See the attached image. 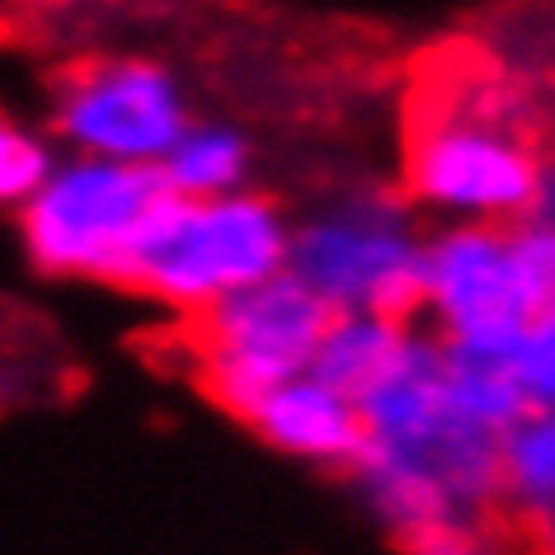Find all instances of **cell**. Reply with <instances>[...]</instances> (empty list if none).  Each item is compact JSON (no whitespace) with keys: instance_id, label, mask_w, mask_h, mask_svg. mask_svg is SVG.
I'll list each match as a JSON object with an SVG mask.
<instances>
[{"instance_id":"obj_1","label":"cell","mask_w":555,"mask_h":555,"mask_svg":"<svg viewBox=\"0 0 555 555\" xmlns=\"http://www.w3.org/2000/svg\"><path fill=\"white\" fill-rule=\"evenodd\" d=\"M358 405L367 442L349 476L367 513L405 551L442 532L480 527L499 508L504 438L452 400L448 344L428 325L410 330L400 358Z\"/></svg>"},{"instance_id":"obj_2","label":"cell","mask_w":555,"mask_h":555,"mask_svg":"<svg viewBox=\"0 0 555 555\" xmlns=\"http://www.w3.org/2000/svg\"><path fill=\"white\" fill-rule=\"evenodd\" d=\"M297 221L269 193L241 189L221 198H165L132 259L128 293L184 315L212 311L245 287L283 273Z\"/></svg>"},{"instance_id":"obj_3","label":"cell","mask_w":555,"mask_h":555,"mask_svg":"<svg viewBox=\"0 0 555 555\" xmlns=\"http://www.w3.org/2000/svg\"><path fill=\"white\" fill-rule=\"evenodd\" d=\"M165 198L156 170L66 151L48 184L15 207L20 249L43 278L122 287Z\"/></svg>"},{"instance_id":"obj_4","label":"cell","mask_w":555,"mask_h":555,"mask_svg":"<svg viewBox=\"0 0 555 555\" xmlns=\"http://www.w3.org/2000/svg\"><path fill=\"white\" fill-rule=\"evenodd\" d=\"M428 231L410 198L382 189L339 193L293 227V269L330 311L410 315L424 293Z\"/></svg>"},{"instance_id":"obj_5","label":"cell","mask_w":555,"mask_h":555,"mask_svg":"<svg viewBox=\"0 0 555 555\" xmlns=\"http://www.w3.org/2000/svg\"><path fill=\"white\" fill-rule=\"evenodd\" d=\"M537 151L480 104H438L410 137L405 193L438 227H513L532 212Z\"/></svg>"},{"instance_id":"obj_6","label":"cell","mask_w":555,"mask_h":555,"mask_svg":"<svg viewBox=\"0 0 555 555\" xmlns=\"http://www.w3.org/2000/svg\"><path fill=\"white\" fill-rule=\"evenodd\" d=\"M330 315L335 311L293 269L217 301L189 321V363L198 386L241 420L273 386L311 372Z\"/></svg>"},{"instance_id":"obj_7","label":"cell","mask_w":555,"mask_h":555,"mask_svg":"<svg viewBox=\"0 0 555 555\" xmlns=\"http://www.w3.org/2000/svg\"><path fill=\"white\" fill-rule=\"evenodd\" d=\"M48 114V132L62 151L156 170L193 122V104L184 80L165 62L142 52H108L57 80Z\"/></svg>"},{"instance_id":"obj_8","label":"cell","mask_w":555,"mask_h":555,"mask_svg":"<svg viewBox=\"0 0 555 555\" xmlns=\"http://www.w3.org/2000/svg\"><path fill=\"white\" fill-rule=\"evenodd\" d=\"M420 311L452 349L513 353L541 311L513 259L508 227H438L428 231Z\"/></svg>"},{"instance_id":"obj_9","label":"cell","mask_w":555,"mask_h":555,"mask_svg":"<svg viewBox=\"0 0 555 555\" xmlns=\"http://www.w3.org/2000/svg\"><path fill=\"white\" fill-rule=\"evenodd\" d=\"M241 424L263 448L321 470H353L367 442L363 405L315 372H301V377L273 386L269 396H259L241 414Z\"/></svg>"},{"instance_id":"obj_10","label":"cell","mask_w":555,"mask_h":555,"mask_svg":"<svg viewBox=\"0 0 555 555\" xmlns=\"http://www.w3.org/2000/svg\"><path fill=\"white\" fill-rule=\"evenodd\" d=\"M499 508L532 541L555 532V410H527L504 434Z\"/></svg>"},{"instance_id":"obj_11","label":"cell","mask_w":555,"mask_h":555,"mask_svg":"<svg viewBox=\"0 0 555 555\" xmlns=\"http://www.w3.org/2000/svg\"><path fill=\"white\" fill-rule=\"evenodd\" d=\"M249 170H255V146L241 128L221 118H193L170 156L156 165L165 189L175 198H221V193L249 189Z\"/></svg>"},{"instance_id":"obj_12","label":"cell","mask_w":555,"mask_h":555,"mask_svg":"<svg viewBox=\"0 0 555 555\" xmlns=\"http://www.w3.org/2000/svg\"><path fill=\"white\" fill-rule=\"evenodd\" d=\"M405 315H377V311H335L325 325V339L315 349L311 372L325 377L330 386H339L344 396L363 400L372 391V382L400 358L410 339Z\"/></svg>"},{"instance_id":"obj_13","label":"cell","mask_w":555,"mask_h":555,"mask_svg":"<svg viewBox=\"0 0 555 555\" xmlns=\"http://www.w3.org/2000/svg\"><path fill=\"white\" fill-rule=\"evenodd\" d=\"M448 386L452 400L470 420L485 424L490 434L504 438L513 424L532 410L522 391V377L513 367V353H490V349H452L448 344Z\"/></svg>"},{"instance_id":"obj_14","label":"cell","mask_w":555,"mask_h":555,"mask_svg":"<svg viewBox=\"0 0 555 555\" xmlns=\"http://www.w3.org/2000/svg\"><path fill=\"white\" fill-rule=\"evenodd\" d=\"M62 156L66 151L52 132L10 118L5 128H0V198L10 207H24L52 179Z\"/></svg>"},{"instance_id":"obj_15","label":"cell","mask_w":555,"mask_h":555,"mask_svg":"<svg viewBox=\"0 0 555 555\" xmlns=\"http://www.w3.org/2000/svg\"><path fill=\"white\" fill-rule=\"evenodd\" d=\"M513 367H518L532 410H555V301L541 307L522 339L513 344Z\"/></svg>"},{"instance_id":"obj_16","label":"cell","mask_w":555,"mask_h":555,"mask_svg":"<svg viewBox=\"0 0 555 555\" xmlns=\"http://www.w3.org/2000/svg\"><path fill=\"white\" fill-rule=\"evenodd\" d=\"M513 235V259L522 269V283L537 307L555 301V221L546 217H522L508 227Z\"/></svg>"},{"instance_id":"obj_17","label":"cell","mask_w":555,"mask_h":555,"mask_svg":"<svg viewBox=\"0 0 555 555\" xmlns=\"http://www.w3.org/2000/svg\"><path fill=\"white\" fill-rule=\"evenodd\" d=\"M410 555H494V551L485 546L480 527H466V532H442L434 541H420V546H410Z\"/></svg>"},{"instance_id":"obj_18","label":"cell","mask_w":555,"mask_h":555,"mask_svg":"<svg viewBox=\"0 0 555 555\" xmlns=\"http://www.w3.org/2000/svg\"><path fill=\"white\" fill-rule=\"evenodd\" d=\"M527 217H546L555 221V160L541 165V184H537V203H532V212Z\"/></svg>"},{"instance_id":"obj_19","label":"cell","mask_w":555,"mask_h":555,"mask_svg":"<svg viewBox=\"0 0 555 555\" xmlns=\"http://www.w3.org/2000/svg\"><path fill=\"white\" fill-rule=\"evenodd\" d=\"M34 10H90V5H118V0H20Z\"/></svg>"},{"instance_id":"obj_20","label":"cell","mask_w":555,"mask_h":555,"mask_svg":"<svg viewBox=\"0 0 555 555\" xmlns=\"http://www.w3.org/2000/svg\"><path fill=\"white\" fill-rule=\"evenodd\" d=\"M532 546H537V555H555V532H546V537H537V541H532Z\"/></svg>"}]
</instances>
